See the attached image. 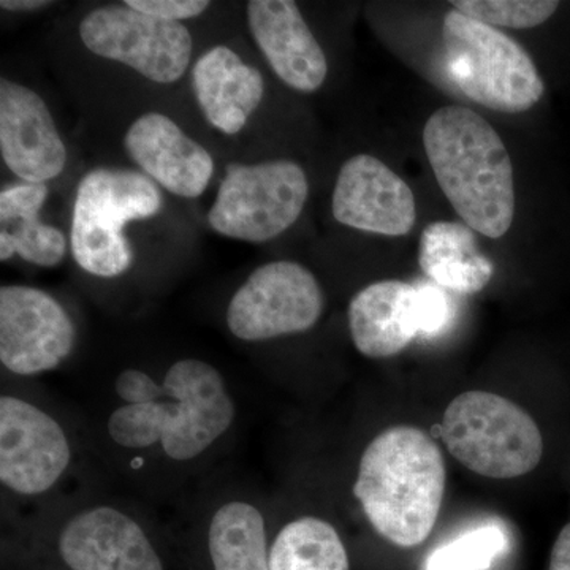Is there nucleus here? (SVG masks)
Masks as SVG:
<instances>
[{"label": "nucleus", "instance_id": "9b49d317", "mask_svg": "<svg viewBox=\"0 0 570 570\" xmlns=\"http://www.w3.org/2000/svg\"><path fill=\"white\" fill-rule=\"evenodd\" d=\"M77 343V328L61 303L40 288H0V362L17 376L58 370Z\"/></svg>", "mask_w": 570, "mask_h": 570}, {"label": "nucleus", "instance_id": "4468645a", "mask_svg": "<svg viewBox=\"0 0 570 570\" xmlns=\"http://www.w3.org/2000/svg\"><path fill=\"white\" fill-rule=\"evenodd\" d=\"M0 153L18 178L45 184L62 174L67 148L50 108L20 82L0 81Z\"/></svg>", "mask_w": 570, "mask_h": 570}, {"label": "nucleus", "instance_id": "a878e982", "mask_svg": "<svg viewBox=\"0 0 570 570\" xmlns=\"http://www.w3.org/2000/svg\"><path fill=\"white\" fill-rule=\"evenodd\" d=\"M124 3L149 17L179 22L200 17L209 7L206 0H127Z\"/></svg>", "mask_w": 570, "mask_h": 570}, {"label": "nucleus", "instance_id": "6ab92c4d", "mask_svg": "<svg viewBox=\"0 0 570 570\" xmlns=\"http://www.w3.org/2000/svg\"><path fill=\"white\" fill-rule=\"evenodd\" d=\"M45 184H17L0 194V261L20 255L41 268L61 264L67 239L61 230L41 223L39 214L47 202Z\"/></svg>", "mask_w": 570, "mask_h": 570}, {"label": "nucleus", "instance_id": "9d476101", "mask_svg": "<svg viewBox=\"0 0 570 570\" xmlns=\"http://www.w3.org/2000/svg\"><path fill=\"white\" fill-rule=\"evenodd\" d=\"M71 464V445L61 423L20 396L0 397V482L18 497L48 493Z\"/></svg>", "mask_w": 570, "mask_h": 570}, {"label": "nucleus", "instance_id": "5701e85b", "mask_svg": "<svg viewBox=\"0 0 570 570\" xmlns=\"http://www.w3.org/2000/svg\"><path fill=\"white\" fill-rule=\"evenodd\" d=\"M509 547L508 530L487 521L431 551L423 570H489Z\"/></svg>", "mask_w": 570, "mask_h": 570}, {"label": "nucleus", "instance_id": "cd10ccee", "mask_svg": "<svg viewBox=\"0 0 570 570\" xmlns=\"http://www.w3.org/2000/svg\"><path fill=\"white\" fill-rule=\"evenodd\" d=\"M47 0H2L0 7L7 11H36L51 7Z\"/></svg>", "mask_w": 570, "mask_h": 570}, {"label": "nucleus", "instance_id": "39448f33", "mask_svg": "<svg viewBox=\"0 0 570 570\" xmlns=\"http://www.w3.org/2000/svg\"><path fill=\"white\" fill-rule=\"evenodd\" d=\"M442 41L449 78L472 102L515 115L542 99L538 67L508 33L453 9L442 22Z\"/></svg>", "mask_w": 570, "mask_h": 570}, {"label": "nucleus", "instance_id": "bb28decb", "mask_svg": "<svg viewBox=\"0 0 570 570\" xmlns=\"http://www.w3.org/2000/svg\"><path fill=\"white\" fill-rule=\"evenodd\" d=\"M549 570H570V523L562 528L554 540Z\"/></svg>", "mask_w": 570, "mask_h": 570}, {"label": "nucleus", "instance_id": "0eeeda50", "mask_svg": "<svg viewBox=\"0 0 570 570\" xmlns=\"http://www.w3.org/2000/svg\"><path fill=\"white\" fill-rule=\"evenodd\" d=\"M307 195L305 170L292 160L228 164L208 224L225 238L269 242L298 220Z\"/></svg>", "mask_w": 570, "mask_h": 570}, {"label": "nucleus", "instance_id": "6e6552de", "mask_svg": "<svg viewBox=\"0 0 570 570\" xmlns=\"http://www.w3.org/2000/svg\"><path fill=\"white\" fill-rule=\"evenodd\" d=\"M325 309V294L316 276L291 261L269 262L255 269L232 296L228 330L246 343L305 333Z\"/></svg>", "mask_w": 570, "mask_h": 570}, {"label": "nucleus", "instance_id": "f257e3e1", "mask_svg": "<svg viewBox=\"0 0 570 570\" xmlns=\"http://www.w3.org/2000/svg\"><path fill=\"white\" fill-rule=\"evenodd\" d=\"M115 393L121 404L108 419L111 441L126 450L159 449L175 463L204 455L236 417L223 374L204 360H178L159 382L129 367L116 377Z\"/></svg>", "mask_w": 570, "mask_h": 570}, {"label": "nucleus", "instance_id": "a211bd4d", "mask_svg": "<svg viewBox=\"0 0 570 570\" xmlns=\"http://www.w3.org/2000/svg\"><path fill=\"white\" fill-rule=\"evenodd\" d=\"M197 102L217 130L238 134L264 100L261 71L224 45L205 52L193 70Z\"/></svg>", "mask_w": 570, "mask_h": 570}, {"label": "nucleus", "instance_id": "393cba45", "mask_svg": "<svg viewBox=\"0 0 570 570\" xmlns=\"http://www.w3.org/2000/svg\"><path fill=\"white\" fill-rule=\"evenodd\" d=\"M419 288V321L420 335L433 337L449 328L455 317V306L445 288L438 284L420 283Z\"/></svg>", "mask_w": 570, "mask_h": 570}, {"label": "nucleus", "instance_id": "ddd939ff", "mask_svg": "<svg viewBox=\"0 0 570 570\" xmlns=\"http://www.w3.org/2000/svg\"><path fill=\"white\" fill-rule=\"evenodd\" d=\"M58 549L70 570H164L141 524L112 505H94L71 517Z\"/></svg>", "mask_w": 570, "mask_h": 570}, {"label": "nucleus", "instance_id": "b1692460", "mask_svg": "<svg viewBox=\"0 0 570 570\" xmlns=\"http://www.w3.org/2000/svg\"><path fill=\"white\" fill-rule=\"evenodd\" d=\"M452 7L464 17L510 29L538 28L557 13L553 0H456Z\"/></svg>", "mask_w": 570, "mask_h": 570}, {"label": "nucleus", "instance_id": "412c9836", "mask_svg": "<svg viewBox=\"0 0 570 570\" xmlns=\"http://www.w3.org/2000/svg\"><path fill=\"white\" fill-rule=\"evenodd\" d=\"M208 553L213 570H272L262 510L243 499L220 504L209 520Z\"/></svg>", "mask_w": 570, "mask_h": 570}, {"label": "nucleus", "instance_id": "f03ea898", "mask_svg": "<svg viewBox=\"0 0 570 570\" xmlns=\"http://www.w3.org/2000/svg\"><path fill=\"white\" fill-rule=\"evenodd\" d=\"M445 482L444 456L434 439L420 428L393 426L363 452L354 497L377 534L411 549L433 531Z\"/></svg>", "mask_w": 570, "mask_h": 570}, {"label": "nucleus", "instance_id": "f8f14e48", "mask_svg": "<svg viewBox=\"0 0 570 570\" xmlns=\"http://www.w3.org/2000/svg\"><path fill=\"white\" fill-rule=\"evenodd\" d=\"M337 223L384 236H404L417 219L409 184L377 157L358 154L341 167L332 200Z\"/></svg>", "mask_w": 570, "mask_h": 570}, {"label": "nucleus", "instance_id": "1a4fd4ad", "mask_svg": "<svg viewBox=\"0 0 570 570\" xmlns=\"http://www.w3.org/2000/svg\"><path fill=\"white\" fill-rule=\"evenodd\" d=\"M80 39L94 55L159 85L178 81L193 58V36L183 22L149 17L126 3L89 11L80 22Z\"/></svg>", "mask_w": 570, "mask_h": 570}, {"label": "nucleus", "instance_id": "f3484780", "mask_svg": "<svg viewBox=\"0 0 570 570\" xmlns=\"http://www.w3.org/2000/svg\"><path fill=\"white\" fill-rule=\"evenodd\" d=\"M348 330L367 358L397 355L420 335L419 288L403 281H379L351 299Z\"/></svg>", "mask_w": 570, "mask_h": 570}, {"label": "nucleus", "instance_id": "dca6fc26", "mask_svg": "<svg viewBox=\"0 0 570 570\" xmlns=\"http://www.w3.org/2000/svg\"><path fill=\"white\" fill-rule=\"evenodd\" d=\"M247 24L277 77L299 92H316L328 75L321 45L292 0H250Z\"/></svg>", "mask_w": 570, "mask_h": 570}, {"label": "nucleus", "instance_id": "2eb2a0df", "mask_svg": "<svg viewBox=\"0 0 570 570\" xmlns=\"http://www.w3.org/2000/svg\"><path fill=\"white\" fill-rule=\"evenodd\" d=\"M124 148L142 174L178 197H200L212 181V154L163 112L138 118L124 137Z\"/></svg>", "mask_w": 570, "mask_h": 570}, {"label": "nucleus", "instance_id": "aec40b11", "mask_svg": "<svg viewBox=\"0 0 570 570\" xmlns=\"http://www.w3.org/2000/svg\"><path fill=\"white\" fill-rule=\"evenodd\" d=\"M419 264L434 284L459 295L482 292L494 266L479 249L475 232L466 224L438 220L423 230Z\"/></svg>", "mask_w": 570, "mask_h": 570}, {"label": "nucleus", "instance_id": "7ed1b4c3", "mask_svg": "<svg viewBox=\"0 0 570 570\" xmlns=\"http://www.w3.org/2000/svg\"><path fill=\"white\" fill-rule=\"evenodd\" d=\"M423 145L439 187L472 230L501 238L515 216V183L508 148L471 108L442 107L430 116Z\"/></svg>", "mask_w": 570, "mask_h": 570}, {"label": "nucleus", "instance_id": "423d86ee", "mask_svg": "<svg viewBox=\"0 0 570 570\" xmlns=\"http://www.w3.org/2000/svg\"><path fill=\"white\" fill-rule=\"evenodd\" d=\"M439 433L449 452L483 478H521L543 455L534 419L508 397L480 390L461 393L449 404Z\"/></svg>", "mask_w": 570, "mask_h": 570}, {"label": "nucleus", "instance_id": "4be33fe9", "mask_svg": "<svg viewBox=\"0 0 570 570\" xmlns=\"http://www.w3.org/2000/svg\"><path fill=\"white\" fill-rule=\"evenodd\" d=\"M272 570H351L343 539L335 527L317 517L285 524L269 547Z\"/></svg>", "mask_w": 570, "mask_h": 570}, {"label": "nucleus", "instance_id": "20e7f679", "mask_svg": "<svg viewBox=\"0 0 570 570\" xmlns=\"http://www.w3.org/2000/svg\"><path fill=\"white\" fill-rule=\"evenodd\" d=\"M159 187L145 174L96 168L81 179L71 216L70 247L89 275L118 277L132 266L124 227L163 209Z\"/></svg>", "mask_w": 570, "mask_h": 570}]
</instances>
